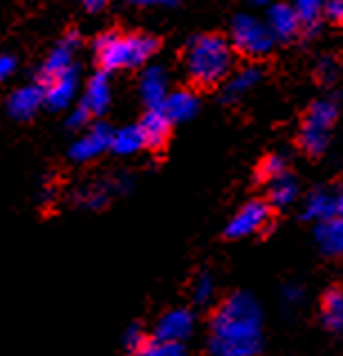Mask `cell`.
<instances>
[{"mask_svg": "<svg viewBox=\"0 0 343 356\" xmlns=\"http://www.w3.org/2000/svg\"><path fill=\"white\" fill-rule=\"evenodd\" d=\"M135 5H144V7H155V5H173L175 0H130Z\"/></svg>", "mask_w": 343, "mask_h": 356, "instance_id": "35", "label": "cell"}, {"mask_svg": "<svg viewBox=\"0 0 343 356\" xmlns=\"http://www.w3.org/2000/svg\"><path fill=\"white\" fill-rule=\"evenodd\" d=\"M137 356H184V345L175 341H159L153 339L146 343V348Z\"/></svg>", "mask_w": 343, "mask_h": 356, "instance_id": "26", "label": "cell"}, {"mask_svg": "<svg viewBox=\"0 0 343 356\" xmlns=\"http://www.w3.org/2000/svg\"><path fill=\"white\" fill-rule=\"evenodd\" d=\"M271 220V207L265 200H251L247 204H242L236 216L229 220V225L225 229V236L231 240L249 238L254 233H260L269 225Z\"/></svg>", "mask_w": 343, "mask_h": 356, "instance_id": "6", "label": "cell"}, {"mask_svg": "<svg viewBox=\"0 0 343 356\" xmlns=\"http://www.w3.org/2000/svg\"><path fill=\"white\" fill-rule=\"evenodd\" d=\"M260 70L256 65H247V67H240L238 72H234L229 79L225 88H222V99L225 101H238L242 99L247 92H251L258 81H260Z\"/></svg>", "mask_w": 343, "mask_h": 356, "instance_id": "18", "label": "cell"}, {"mask_svg": "<svg viewBox=\"0 0 343 356\" xmlns=\"http://www.w3.org/2000/svg\"><path fill=\"white\" fill-rule=\"evenodd\" d=\"M170 124H173V121L166 117L164 110L153 108L141 117V121L137 126L141 130V135H144V141H146L148 148H161L170 135Z\"/></svg>", "mask_w": 343, "mask_h": 356, "instance_id": "14", "label": "cell"}, {"mask_svg": "<svg viewBox=\"0 0 343 356\" xmlns=\"http://www.w3.org/2000/svg\"><path fill=\"white\" fill-rule=\"evenodd\" d=\"M317 74L323 83H332L339 76V65L335 58H323L321 63L317 65Z\"/></svg>", "mask_w": 343, "mask_h": 356, "instance_id": "30", "label": "cell"}, {"mask_svg": "<svg viewBox=\"0 0 343 356\" xmlns=\"http://www.w3.org/2000/svg\"><path fill=\"white\" fill-rule=\"evenodd\" d=\"M335 200H337V218L343 220V186L335 188Z\"/></svg>", "mask_w": 343, "mask_h": 356, "instance_id": "36", "label": "cell"}, {"mask_svg": "<svg viewBox=\"0 0 343 356\" xmlns=\"http://www.w3.org/2000/svg\"><path fill=\"white\" fill-rule=\"evenodd\" d=\"M282 298H285L287 305H298L303 300V289L298 284H287V287L282 289Z\"/></svg>", "mask_w": 343, "mask_h": 356, "instance_id": "32", "label": "cell"}, {"mask_svg": "<svg viewBox=\"0 0 343 356\" xmlns=\"http://www.w3.org/2000/svg\"><path fill=\"white\" fill-rule=\"evenodd\" d=\"M321 318L323 325L332 332L343 330V291L341 289H330L326 298L321 302Z\"/></svg>", "mask_w": 343, "mask_h": 356, "instance_id": "22", "label": "cell"}, {"mask_svg": "<svg viewBox=\"0 0 343 356\" xmlns=\"http://www.w3.org/2000/svg\"><path fill=\"white\" fill-rule=\"evenodd\" d=\"M90 117H93V113L81 104V106H77V108H72V113L67 115V126L70 128H74V130H79V128H86L88 126V121H90Z\"/></svg>", "mask_w": 343, "mask_h": 356, "instance_id": "31", "label": "cell"}, {"mask_svg": "<svg viewBox=\"0 0 343 356\" xmlns=\"http://www.w3.org/2000/svg\"><path fill=\"white\" fill-rule=\"evenodd\" d=\"M79 90V74L74 67H70L67 72L56 76L45 86V106L49 110H63L74 101Z\"/></svg>", "mask_w": 343, "mask_h": 356, "instance_id": "12", "label": "cell"}, {"mask_svg": "<svg viewBox=\"0 0 343 356\" xmlns=\"http://www.w3.org/2000/svg\"><path fill=\"white\" fill-rule=\"evenodd\" d=\"M79 43H81V38L77 32H67L63 38H61V43L47 54L43 65H40V72H38L40 83L47 86L49 81H54L56 76H61L72 67V56H74V49L79 47Z\"/></svg>", "mask_w": 343, "mask_h": 356, "instance_id": "7", "label": "cell"}, {"mask_svg": "<svg viewBox=\"0 0 343 356\" xmlns=\"http://www.w3.org/2000/svg\"><path fill=\"white\" fill-rule=\"evenodd\" d=\"M292 5H294L296 14L301 16V23L308 27V32H317L326 0H294Z\"/></svg>", "mask_w": 343, "mask_h": 356, "instance_id": "23", "label": "cell"}, {"mask_svg": "<svg viewBox=\"0 0 343 356\" xmlns=\"http://www.w3.org/2000/svg\"><path fill=\"white\" fill-rule=\"evenodd\" d=\"M81 202H83V207L88 209H99L104 207L108 197H110V188L106 184H93V186H86L83 191L79 193Z\"/></svg>", "mask_w": 343, "mask_h": 356, "instance_id": "27", "label": "cell"}, {"mask_svg": "<svg viewBox=\"0 0 343 356\" xmlns=\"http://www.w3.org/2000/svg\"><path fill=\"white\" fill-rule=\"evenodd\" d=\"M110 79H108V72H97L93 79L88 81L86 86V95H83V104L93 115H101L106 113L108 106H110Z\"/></svg>", "mask_w": 343, "mask_h": 356, "instance_id": "17", "label": "cell"}, {"mask_svg": "<svg viewBox=\"0 0 343 356\" xmlns=\"http://www.w3.org/2000/svg\"><path fill=\"white\" fill-rule=\"evenodd\" d=\"M196 330V314L186 307H175L161 314L155 323V339L159 341H186Z\"/></svg>", "mask_w": 343, "mask_h": 356, "instance_id": "8", "label": "cell"}, {"mask_svg": "<svg viewBox=\"0 0 343 356\" xmlns=\"http://www.w3.org/2000/svg\"><path fill=\"white\" fill-rule=\"evenodd\" d=\"M285 172H287V159L282 155H278V152H274V155H267L258 166V177L262 181H267V184L271 179L285 175Z\"/></svg>", "mask_w": 343, "mask_h": 356, "instance_id": "25", "label": "cell"}, {"mask_svg": "<svg viewBox=\"0 0 343 356\" xmlns=\"http://www.w3.org/2000/svg\"><path fill=\"white\" fill-rule=\"evenodd\" d=\"M339 108L332 99H319L308 110V117L301 128V146L310 155H321L328 148L330 130L335 126Z\"/></svg>", "mask_w": 343, "mask_h": 356, "instance_id": "5", "label": "cell"}, {"mask_svg": "<svg viewBox=\"0 0 343 356\" xmlns=\"http://www.w3.org/2000/svg\"><path fill=\"white\" fill-rule=\"evenodd\" d=\"M198 108H200V101L196 92H191V90H175V92L168 95L164 106H161V110H164L166 117L173 121V124H182V121L193 119L198 115Z\"/></svg>", "mask_w": 343, "mask_h": 356, "instance_id": "16", "label": "cell"}, {"mask_svg": "<svg viewBox=\"0 0 343 356\" xmlns=\"http://www.w3.org/2000/svg\"><path fill=\"white\" fill-rule=\"evenodd\" d=\"M262 348V312L251 293L238 291L211 316L209 356H256Z\"/></svg>", "mask_w": 343, "mask_h": 356, "instance_id": "1", "label": "cell"}, {"mask_svg": "<svg viewBox=\"0 0 343 356\" xmlns=\"http://www.w3.org/2000/svg\"><path fill=\"white\" fill-rule=\"evenodd\" d=\"M16 70V58L3 54L0 56V81H5L7 76H12V72Z\"/></svg>", "mask_w": 343, "mask_h": 356, "instance_id": "33", "label": "cell"}, {"mask_svg": "<svg viewBox=\"0 0 343 356\" xmlns=\"http://www.w3.org/2000/svg\"><path fill=\"white\" fill-rule=\"evenodd\" d=\"M45 106V86L34 83V86H23L14 90L7 99V113L18 121L32 119L38 108Z\"/></svg>", "mask_w": 343, "mask_h": 356, "instance_id": "10", "label": "cell"}, {"mask_svg": "<svg viewBox=\"0 0 343 356\" xmlns=\"http://www.w3.org/2000/svg\"><path fill=\"white\" fill-rule=\"evenodd\" d=\"M146 343H148V339H146L144 330H141L139 325H130V327L126 330V334H124V348L128 352H133V354H139L141 350L146 348Z\"/></svg>", "mask_w": 343, "mask_h": 356, "instance_id": "28", "label": "cell"}, {"mask_svg": "<svg viewBox=\"0 0 343 356\" xmlns=\"http://www.w3.org/2000/svg\"><path fill=\"white\" fill-rule=\"evenodd\" d=\"M83 7L88 12H101V9H106L110 5V0H81Z\"/></svg>", "mask_w": 343, "mask_h": 356, "instance_id": "34", "label": "cell"}, {"mask_svg": "<svg viewBox=\"0 0 343 356\" xmlns=\"http://www.w3.org/2000/svg\"><path fill=\"white\" fill-rule=\"evenodd\" d=\"M113 132L115 130H110L106 124H95L70 146V157L79 161V164L99 157L101 152L110 150V146H113Z\"/></svg>", "mask_w": 343, "mask_h": 356, "instance_id": "9", "label": "cell"}, {"mask_svg": "<svg viewBox=\"0 0 343 356\" xmlns=\"http://www.w3.org/2000/svg\"><path fill=\"white\" fill-rule=\"evenodd\" d=\"M157 38L148 34H101L95 40V54L104 72L133 70L144 65L155 54Z\"/></svg>", "mask_w": 343, "mask_h": 356, "instance_id": "3", "label": "cell"}, {"mask_svg": "<svg viewBox=\"0 0 343 356\" xmlns=\"http://www.w3.org/2000/svg\"><path fill=\"white\" fill-rule=\"evenodd\" d=\"M191 296L196 305H209L216 296V280L211 273H200V276L191 284Z\"/></svg>", "mask_w": 343, "mask_h": 356, "instance_id": "24", "label": "cell"}, {"mask_svg": "<svg viewBox=\"0 0 343 356\" xmlns=\"http://www.w3.org/2000/svg\"><path fill=\"white\" fill-rule=\"evenodd\" d=\"M314 236L323 253H330V256L343 253V220L337 218V220L319 222Z\"/></svg>", "mask_w": 343, "mask_h": 356, "instance_id": "20", "label": "cell"}, {"mask_svg": "<svg viewBox=\"0 0 343 356\" xmlns=\"http://www.w3.org/2000/svg\"><path fill=\"white\" fill-rule=\"evenodd\" d=\"M323 18L328 23L343 25V0H326V5H323Z\"/></svg>", "mask_w": 343, "mask_h": 356, "instance_id": "29", "label": "cell"}, {"mask_svg": "<svg viewBox=\"0 0 343 356\" xmlns=\"http://www.w3.org/2000/svg\"><path fill=\"white\" fill-rule=\"evenodd\" d=\"M271 34L276 36V40H292L294 36L301 34V16L296 14L294 5L287 3H274L267 9V20Z\"/></svg>", "mask_w": 343, "mask_h": 356, "instance_id": "11", "label": "cell"}, {"mask_svg": "<svg viewBox=\"0 0 343 356\" xmlns=\"http://www.w3.org/2000/svg\"><path fill=\"white\" fill-rule=\"evenodd\" d=\"M144 146L146 141L139 126H124L113 132V146H110V150L117 152V155H135Z\"/></svg>", "mask_w": 343, "mask_h": 356, "instance_id": "21", "label": "cell"}, {"mask_svg": "<svg viewBox=\"0 0 343 356\" xmlns=\"http://www.w3.org/2000/svg\"><path fill=\"white\" fill-rule=\"evenodd\" d=\"M229 40L238 54L247 58L267 56L276 45V36L271 34L267 23L251 14H236L231 20Z\"/></svg>", "mask_w": 343, "mask_h": 356, "instance_id": "4", "label": "cell"}, {"mask_svg": "<svg viewBox=\"0 0 343 356\" xmlns=\"http://www.w3.org/2000/svg\"><path fill=\"white\" fill-rule=\"evenodd\" d=\"M298 197V184L294 177L285 172L276 179H271L267 184V202L269 207H278V209H287L296 202Z\"/></svg>", "mask_w": 343, "mask_h": 356, "instance_id": "19", "label": "cell"}, {"mask_svg": "<svg viewBox=\"0 0 343 356\" xmlns=\"http://www.w3.org/2000/svg\"><path fill=\"white\" fill-rule=\"evenodd\" d=\"M234 45L222 34H198L189 40L184 67L198 86H218L229 79L234 67Z\"/></svg>", "mask_w": 343, "mask_h": 356, "instance_id": "2", "label": "cell"}, {"mask_svg": "<svg viewBox=\"0 0 343 356\" xmlns=\"http://www.w3.org/2000/svg\"><path fill=\"white\" fill-rule=\"evenodd\" d=\"M303 218L312 222H328L337 220V200H335V188H319L310 193L305 204H303Z\"/></svg>", "mask_w": 343, "mask_h": 356, "instance_id": "15", "label": "cell"}, {"mask_svg": "<svg viewBox=\"0 0 343 356\" xmlns=\"http://www.w3.org/2000/svg\"><path fill=\"white\" fill-rule=\"evenodd\" d=\"M139 95L144 99V104L153 110V108H161L164 101L168 99V76L164 72V67L153 65L148 67L139 79Z\"/></svg>", "mask_w": 343, "mask_h": 356, "instance_id": "13", "label": "cell"}, {"mask_svg": "<svg viewBox=\"0 0 343 356\" xmlns=\"http://www.w3.org/2000/svg\"><path fill=\"white\" fill-rule=\"evenodd\" d=\"M247 3H251V5H256V7H262V5H274V0H247Z\"/></svg>", "mask_w": 343, "mask_h": 356, "instance_id": "37", "label": "cell"}]
</instances>
